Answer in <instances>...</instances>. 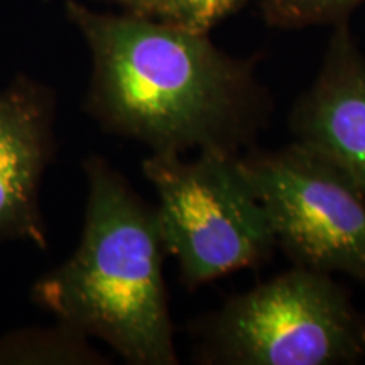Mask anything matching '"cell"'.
<instances>
[{"label":"cell","instance_id":"4","mask_svg":"<svg viewBox=\"0 0 365 365\" xmlns=\"http://www.w3.org/2000/svg\"><path fill=\"white\" fill-rule=\"evenodd\" d=\"M150 153L143 173L158 195L156 220L181 284L193 293L228 274L262 266L277 247L267 212L239 156Z\"/></svg>","mask_w":365,"mask_h":365},{"label":"cell","instance_id":"6","mask_svg":"<svg viewBox=\"0 0 365 365\" xmlns=\"http://www.w3.org/2000/svg\"><path fill=\"white\" fill-rule=\"evenodd\" d=\"M293 143L344 175L365 198V54L349 21L333 26L317 78L287 117Z\"/></svg>","mask_w":365,"mask_h":365},{"label":"cell","instance_id":"7","mask_svg":"<svg viewBox=\"0 0 365 365\" xmlns=\"http://www.w3.org/2000/svg\"><path fill=\"white\" fill-rule=\"evenodd\" d=\"M54 113L53 90L27 76L0 91V240L48 247L39 188L54 154Z\"/></svg>","mask_w":365,"mask_h":365},{"label":"cell","instance_id":"1","mask_svg":"<svg viewBox=\"0 0 365 365\" xmlns=\"http://www.w3.org/2000/svg\"><path fill=\"white\" fill-rule=\"evenodd\" d=\"M66 16L91 54L85 110L105 130L150 153L239 156L269 127L276 103L257 56H232L208 34L153 16L97 12L76 0Z\"/></svg>","mask_w":365,"mask_h":365},{"label":"cell","instance_id":"8","mask_svg":"<svg viewBox=\"0 0 365 365\" xmlns=\"http://www.w3.org/2000/svg\"><path fill=\"white\" fill-rule=\"evenodd\" d=\"M88 336L59 323L56 328L17 331L0 339V364H108Z\"/></svg>","mask_w":365,"mask_h":365},{"label":"cell","instance_id":"2","mask_svg":"<svg viewBox=\"0 0 365 365\" xmlns=\"http://www.w3.org/2000/svg\"><path fill=\"white\" fill-rule=\"evenodd\" d=\"M83 232L33 299L59 323L110 345L132 365H178L156 210L100 156L85 159Z\"/></svg>","mask_w":365,"mask_h":365},{"label":"cell","instance_id":"10","mask_svg":"<svg viewBox=\"0 0 365 365\" xmlns=\"http://www.w3.org/2000/svg\"><path fill=\"white\" fill-rule=\"evenodd\" d=\"M252 0H158L154 17L185 27L193 33L210 34Z\"/></svg>","mask_w":365,"mask_h":365},{"label":"cell","instance_id":"11","mask_svg":"<svg viewBox=\"0 0 365 365\" xmlns=\"http://www.w3.org/2000/svg\"><path fill=\"white\" fill-rule=\"evenodd\" d=\"M112 2L122 6L127 12L154 17V11H156L158 0H112Z\"/></svg>","mask_w":365,"mask_h":365},{"label":"cell","instance_id":"3","mask_svg":"<svg viewBox=\"0 0 365 365\" xmlns=\"http://www.w3.org/2000/svg\"><path fill=\"white\" fill-rule=\"evenodd\" d=\"M205 365H352L365 360V317L331 274L293 266L190 325Z\"/></svg>","mask_w":365,"mask_h":365},{"label":"cell","instance_id":"9","mask_svg":"<svg viewBox=\"0 0 365 365\" xmlns=\"http://www.w3.org/2000/svg\"><path fill=\"white\" fill-rule=\"evenodd\" d=\"M365 0H261L262 19L274 29H304L346 22Z\"/></svg>","mask_w":365,"mask_h":365},{"label":"cell","instance_id":"5","mask_svg":"<svg viewBox=\"0 0 365 365\" xmlns=\"http://www.w3.org/2000/svg\"><path fill=\"white\" fill-rule=\"evenodd\" d=\"M239 163L293 266L365 284V198L352 182L296 143L252 148Z\"/></svg>","mask_w":365,"mask_h":365}]
</instances>
